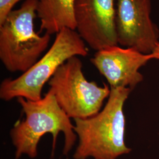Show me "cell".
<instances>
[{"label":"cell","instance_id":"8fae6325","mask_svg":"<svg viewBox=\"0 0 159 159\" xmlns=\"http://www.w3.org/2000/svg\"><path fill=\"white\" fill-rule=\"evenodd\" d=\"M152 59L159 60V43L157 45L154 51L151 53Z\"/></svg>","mask_w":159,"mask_h":159},{"label":"cell","instance_id":"7a4b0ae2","mask_svg":"<svg viewBox=\"0 0 159 159\" xmlns=\"http://www.w3.org/2000/svg\"><path fill=\"white\" fill-rule=\"evenodd\" d=\"M25 114L24 119L17 123L10 132L15 148V159L24 155L31 159L38 156V145L41 137L47 133L52 137V155L54 154L57 136H64L63 154L67 156L77 140L70 118L57 103L52 92L48 90L44 97L32 101L23 97L17 98Z\"/></svg>","mask_w":159,"mask_h":159},{"label":"cell","instance_id":"8992f818","mask_svg":"<svg viewBox=\"0 0 159 159\" xmlns=\"http://www.w3.org/2000/svg\"><path fill=\"white\" fill-rule=\"evenodd\" d=\"M152 0H116L118 43L146 54L159 43V30L151 17Z\"/></svg>","mask_w":159,"mask_h":159},{"label":"cell","instance_id":"52a82bcc","mask_svg":"<svg viewBox=\"0 0 159 159\" xmlns=\"http://www.w3.org/2000/svg\"><path fill=\"white\" fill-rule=\"evenodd\" d=\"M74 16L75 30L92 49L118 46L116 0H75Z\"/></svg>","mask_w":159,"mask_h":159},{"label":"cell","instance_id":"9c48e42d","mask_svg":"<svg viewBox=\"0 0 159 159\" xmlns=\"http://www.w3.org/2000/svg\"><path fill=\"white\" fill-rule=\"evenodd\" d=\"M75 0H38L37 17L41 31L56 34L64 29L75 30Z\"/></svg>","mask_w":159,"mask_h":159},{"label":"cell","instance_id":"ba28073f","mask_svg":"<svg viewBox=\"0 0 159 159\" xmlns=\"http://www.w3.org/2000/svg\"><path fill=\"white\" fill-rule=\"evenodd\" d=\"M151 60V54L114 46L96 51L90 61L107 80L110 89L126 87L132 90L143 80L139 70Z\"/></svg>","mask_w":159,"mask_h":159},{"label":"cell","instance_id":"3957f363","mask_svg":"<svg viewBox=\"0 0 159 159\" xmlns=\"http://www.w3.org/2000/svg\"><path fill=\"white\" fill-rule=\"evenodd\" d=\"M37 5L38 0H25L0 24V59L10 72H25L48 47L51 35L34 30Z\"/></svg>","mask_w":159,"mask_h":159},{"label":"cell","instance_id":"5b68a950","mask_svg":"<svg viewBox=\"0 0 159 159\" xmlns=\"http://www.w3.org/2000/svg\"><path fill=\"white\" fill-rule=\"evenodd\" d=\"M57 103L70 119H86L98 113L111 90L86 79L78 56L61 65L48 82Z\"/></svg>","mask_w":159,"mask_h":159},{"label":"cell","instance_id":"6da1fadb","mask_svg":"<svg viewBox=\"0 0 159 159\" xmlns=\"http://www.w3.org/2000/svg\"><path fill=\"white\" fill-rule=\"evenodd\" d=\"M104 107L95 116L74 119L78 144L74 159H117L131 151L125 142V102L130 88L110 89Z\"/></svg>","mask_w":159,"mask_h":159},{"label":"cell","instance_id":"30bf717a","mask_svg":"<svg viewBox=\"0 0 159 159\" xmlns=\"http://www.w3.org/2000/svg\"><path fill=\"white\" fill-rule=\"evenodd\" d=\"M20 0H0V24L4 21L6 17L13 8Z\"/></svg>","mask_w":159,"mask_h":159},{"label":"cell","instance_id":"277c9868","mask_svg":"<svg viewBox=\"0 0 159 159\" xmlns=\"http://www.w3.org/2000/svg\"><path fill=\"white\" fill-rule=\"evenodd\" d=\"M87 55L85 42L77 32L63 29L56 34L50 49L31 68L16 79H6L1 82L0 98L6 102L19 97L39 100L44 85L61 65L71 57Z\"/></svg>","mask_w":159,"mask_h":159}]
</instances>
